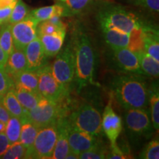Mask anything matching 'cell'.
<instances>
[{"mask_svg": "<svg viewBox=\"0 0 159 159\" xmlns=\"http://www.w3.org/2000/svg\"><path fill=\"white\" fill-rule=\"evenodd\" d=\"M142 30L144 51L157 61H159L158 31L144 24L142 26Z\"/></svg>", "mask_w": 159, "mask_h": 159, "instance_id": "obj_18", "label": "cell"}, {"mask_svg": "<svg viewBox=\"0 0 159 159\" xmlns=\"http://www.w3.org/2000/svg\"><path fill=\"white\" fill-rule=\"evenodd\" d=\"M57 1H58L59 2H65L66 0H57Z\"/></svg>", "mask_w": 159, "mask_h": 159, "instance_id": "obj_47", "label": "cell"}, {"mask_svg": "<svg viewBox=\"0 0 159 159\" xmlns=\"http://www.w3.org/2000/svg\"><path fill=\"white\" fill-rule=\"evenodd\" d=\"M24 52L28 70L36 71L41 67L47 65V57L46 56L39 37L26 46Z\"/></svg>", "mask_w": 159, "mask_h": 159, "instance_id": "obj_14", "label": "cell"}, {"mask_svg": "<svg viewBox=\"0 0 159 159\" xmlns=\"http://www.w3.org/2000/svg\"><path fill=\"white\" fill-rule=\"evenodd\" d=\"M11 145L5 133L0 134V158L2 157Z\"/></svg>", "mask_w": 159, "mask_h": 159, "instance_id": "obj_40", "label": "cell"}, {"mask_svg": "<svg viewBox=\"0 0 159 159\" xmlns=\"http://www.w3.org/2000/svg\"><path fill=\"white\" fill-rule=\"evenodd\" d=\"M15 4L16 3L4 7H0V26L3 24L8 22L9 18L11 16Z\"/></svg>", "mask_w": 159, "mask_h": 159, "instance_id": "obj_39", "label": "cell"}, {"mask_svg": "<svg viewBox=\"0 0 159 159\" xmlns=\"http://www.w3.org/2000/svg\"><path fill=\"white\" fill-rule=\"evenodd\" d=\"M63 30H66V25H57L52 23L49 20H46L39 22L37 27V33L38 35H50Z\"/></svg>", "mask_w": 159, "mask_h": 159, "instance_id": "obj_33", "label": "cell"}, {"mask_svg": "<svg viewBox=\"0 0 159 159\" xmlns=\"http://www.w3.org/2000/svg\"><path fill=\"white\" fill-rule=\"evenodd\" d=\"M7 57H8V56L5 54V52L0 47V67H5Z\"/></svg>", "mask_w": 159, "mask_h": 159, "instance_id": "obj_42", "label": "cell"}, {"mask_svg": "<svg viewBox=\"0 0 159 159\" xmlns=\"http://www.w3.org/2000/svg\"><path fill=\"white\" fill-rule=\"evenodd\" d=\"M52 66V71L56 80L68 88L75 76V57L74 50L67 46L60 52Z\"/></svg>", "mask_w": 159, "mask_h": 159, "instance_id": "obj_7", "label": "cell"}, {"mask_svg": "<svg viewBox=\"0 0 159 159\" xmlns=\"http://www.w3.org/2000/svg\"><path fill=\"white\" fill-rule=\"evenodd\" d=\"M139 158L142 159H158L159 158V142L158 139L151 141L143 149Z\"/></svg>", "mask_w": 159, "mask_h": 159, "instance_id": "obj_34", "label": "cell"}, {"mask_svg": "<svg viewBox=\"0 0 159 159\" xmlns=\"http://www.w3.org/2000/svg\"><path fill=\"white\" fill-rule=\"evenodd\" d=\"M139 59V65L144 75L158 78L159 75V63L145 51L136 53Z\"/></svg>", "mask_w": 159, "mask_h": 159, "instance_id": "obj_25", "label": "cell"}, {"mask_svg": "<svg viewBox=\"0 0 159 159\" xmlns=\"http://www.w3.org/2000/svg\"><path fill=\"white\" fill-rule=\"evenodd\" d=\"M11 116L10 115L9 112L7 111V109L5 108L2 103L0 102V121L7 123Z\"/></svg>", "mask_w": 159, "mask_h": 159, "instance_id": "obj_41", "label": "cell"}, {"mask_svg": "<svg viewBox=\"0 0 159 159\" xmlns=\"http://www.w3.org/2000/svg\"><path fill=\"white\" fill-rule=\"evenodd\" d=\"M106 158L110 159H125L129 158L128 155L124 153V151L121 150L117 144L111 145V150L107 154Z\"/></svg>", "mask_w": 159, "mask_h": 159, "instance_id": "obj_38", "label": "cell"}, {"mask_svg": "<svg viewBox=\"0 0 159 159\" xmlns=\"http://www.w3.org/2000/svg\"><path fill=\"white\" fill-rule=\"evenodd\" d=\"M125 116L127 130L133 138H149L152 135V124L148 109H128Z\"/></svg>", "mask_w": 159, "mask_h": 159, "instance_id": "obj_8", "label": "cell"}, {"mask_svg": "<svg viewBox=\"0 0 159 159\" xmlns=\"http://www.w3.org/2000/svg\"><path fill=\"white\" fill-rule=\"evenodd\" d=\"M57 140L51 158L65 159L70 151L68 139V121L65 116H61L57 119Z\"/></svg>", "mask_w": 159, "mask_h": 159, "instance_id": "obj_15", "label": "cell"}, {"mask_svg": "<svg viewBox=\"0 0 159 159\" xmlns=\"http://www.w3.org/2000/svg\"><path fill=\"white\" fill-rule=\"evenodd\" d=\"M63 112L61 103L42 97L35 108L27 111L25 117L39 129L56 123L60 117L65 116Z\"/></svg>", "mask_w": 159, "mask_h": 159, "instance_id": "obj_5", "label": "cell"}, {"mask_svg": "<svg viewBox=\"0 0 159 159\" xmlns=\"http://www.w3.org/2000/svg\"><path fill=\"white\" fill-rule=\"evenodd\" d=\"M142 26L140 27H136L130 33L129 43L127 48L134 53L144 51V44L142 30Z\"/></svg>", "mask_w": 159, "mask_h": 159, "instance_id": "obj_30", "label": "cell"}, {"mask_svg": "<svg viewBox=\"0 0 159 159\" xmlns=\"http://www.w3.org/2000/svg\"><path fill=\"white\" fill-rule=\"evenodd\" d=\"M5 69L13 80L19 73L27 69V61L24 50L14 49L13 52L7 57Z\"/></svg>", "mask_w": 159, "mask_h": 159, "instance_id": "obj_17", "label": "cell"}, {"mask_svg": "<svg viewBox=\"0 0 159 159\" xmlns=\"http://www.w3.org/2000/svg\"><path fill=\"white\" fill-rule=\"evenodd\" d=\"M29 13L30 10L28 6L26 5L22 0H17L12 11L11 16L9 18L8 23L13 25V24L19 22L25 19Z\"/></svg>", "mask_w": 159, "mask_h": 159, "instance_id": "obj_32", "label": "cell"}, {"mask_svg": "<svg viewBox=\"0 0 159 159\" xmlns=\"http://www.w3.org/2000/svg\"><path fill=\"white\" fill-rule=\"evenodd\" d=\"M5 127H6V123L0 121V134H2V133H5Z\"/></svg>", "mask_w": 159, "mask_h": 159, "instance_id": "obj_45", "label": "cell"}, {"mask_svg": "<svg viewBox=\"0 0 159 159\" xmlns=\"http://www.w3.org/2000/svg\"><path fill=\"white\" fill-rule=\"evenodd\" d=\"M2 103L5 107V108L7 109V111H8L11 116L18 117L19 119H21L24 116H25L27 111H26L23 108L22 105L20 104L19 101L18 100L14 88L10 89L4 95Z\"/></svg>", "mask_w": 159, "mask_h": 159, "instance_id": "obj_23", "label": "cell"}, {"mask_svg": "<svg viewBox=\"0 0 159 159\" xmlns=\"http://www.w3.org/2000/svg\"><path fill=\"white\" fill-rule=\"evenodd\" d=\"M16 2H12L11 0H0V7H4L6 6L13 5Z\"/></svg>", "mask_w": 159, "mask_h": 159, "instance_id": "obj_43", "label": "cell"}, {"mask_svg": "<svg viewBox=\"0 0 159 159\" xmlns=\"http://www.w3.org/2000/svg\"><path fill=\"white\" fill-rule=\"evenodd\" d=\"M102 129L108 139L111 145L116 144L117 139L122 129V122L121 117L113 109L111 99L109 100L103 111Z\"/></svg>", "mask_w": 159, "mask_h": 159, "instance_id": "obj_11", "label": "cell"}, {"mask_svg": "<svg viewBox=\"0 0 159 159\" xmlns=\"http://www.w3.org/2000/svg\"><path fill=\"white\" fill-rule=\"evenodd\" d=\"M1 158L4 159H20L28 158L27 149L19 141L13 143L7 148L5 153Z\"/></svg>", "mask_w": 159, "mask_h": 159, "instance_id": "obj_31", "label": "cell"}, {"mask_svg": "<svg viewBox=\"0 0 159 159\" xmlns=\"http://www.w3.org/2000/svg\"><path fill=\"white\" fill-rule=\"evenodd\" d=\"M15 93L20 104L26 111H30L36 107L42 98L39 92L27 90L23 88H14Z\"/></svg>", "mask_w": 159, "mask_h": 159, "instance_id": "obj_24", "label": "cell"}, {"mask_svg": "<svg viewBox=\"0 0 159 159\" xmlns=\"http://www.w3.org/2000/svg\"><path fill=\"white\" fill-rule=\"evenodd\" d=\"M66 159H79L78 155L72 151H69V152L66 156Z\"/></svg>", "mask_w": 159, "mask_h": 159, "instance_id": "obj_44", "label": "cell"}, {"mask_svg": "<svg viewBox=\"0 0 159 159\" xmlns=\"http://www.w3.org/2000/svg\"><path fill=\"white\" fill-rule=\"evenodd\" d=\"M13 82L14 88H23L39 92V77L36 71L26 69L13 79Z\"/></svg>", "mask_w": 159, "mask_h": 159, "instance_id": "obj_21", "label": "cell"}, {"mask_svg": "<svg viewBox=\"0 0 159 159\" xmlns=\"http://www.w3.org/2000/svg\"><path fill=\"white\" fill-rule=\"evenodd\" d=\"M152 127L156 130L159 128V92L158 83H153L149 89V101Z\"/></svg>", "mask_w": 159, "mask_h": 159, "instance_id": "obj_26", "label": "cell"}, {"mask_svg": "<svg viewBox=\"0 0 159 159\" xmlns=\"http://www.w3.org/2000/svg\"><path fill=\"white\" fill-rule=\"evenodd\" d=\"M66 30H63L50 35H38L42 44L46 56L53 57L57 55L62 49Z\"/></svg>", "mask_w": 159, "mask_h": 159, "instance_id": "obj_16", "label": "cell"}, {"mask_svg": "<svg viewBox=\"0 0 159 159\" xmlns=\"http://www.w3.org/2000/svg\"><path fill=\"white\" fill-rule=\"evenodd\" d=\"M69 144L70 151L79 155L98 145L97 136L72 128L68 123Z\"/></svg>", "mask_w": 159, "mask_h": 159, "instance_id": "obj_13", "label": "cell"}, {"mask_svg": "<svg viewBox=\"0 0 159 159\" xmlns=\"http://www.w3.org/2000/svg\"><path fill=\"white\" fill-rule=\"evenodd\" d=\"M29 15L36 19L39 22L48 20L55 16H64V7L62 2L55 4L54 5L45 6L30 11Z\"/></svg>", "mask_w": 159, "mask_h": 159, "instance_id": "obj_22", "label": "cell"}, {"mask_svg": "<svg viewBox=\"0 0 159 159\" xmlns=\"http://www.w3.org/2000/svg\"><path fill=\"white\" fill-rule=\"evenodd\" d=\"M2 98H3V96L0 95V102H2Z\"/></svg>", "mask_w": 159, "mask_h": 159, "instance_id": "obj_46", "label": "cell"}, {"mask_svg": "<svg viewBox=\"0 0 159 159\" xmlns=\"http://www.w3.org/2000/svg\"><path fill=\"white\" fill-rule=\"evenodd\" d=\"M113 59L119 70L126 74L143 75L136 53L126 48L113 49Z\"/></svg>", "mask_w": 159, "mask_h": 159, "instance_id": "obj_12", "label": "cell"}, {"mask_svg": "<svg viewBox=\"0 0 159 159\" xmlns=\"http://www.w3.org/2000/svg\"><path fill=\"white\" fill-rule=\"evenodd\" d=\"M105 41L112 49L126 48L129 43L130 34L114 28H102Z\"/></svg>", "mask_w": 159, "mask_h": 159, "instance_id": "obj_19", "label": "cell"}, {"mask_svg": "<svg viewBox=\"0 0 159 159\" xmlns=\"http://www.w3.org/2000/svg\"><path fill=\"white\" fill-rule=\"evenodd\" d=\"M93 0H66L62 2L64 7V16L80 14L89 7Z\"/></svg>", "mask_w": 159, "mask_h": 159, "instance_id": "obj_28", "label": "cell"}, {"mask_svg": "<svg viewBox=\"0 0 159 159\" xmlns=\"http://www.w3.org/2000/svg\"><path fill=\"white\" fill-rule=\"evenodd\" d=\"M75 77L80 91L89 84L94 83L95 53L89 38L84 33L77 35L75 41Z\"/></svg>", "mask_w": 159, "mask_h": 159, "instance_id": "obj_2", "label": "cell"}, {"mask_svg": "<svg viewBox=\"0 0 159 159\" xmlns=\"http://www.w3.org/2000/svg\"><path fill=\"white\" fill-rule=\"evenodd\" d=\"M21 122V134H20L19 142L22 144L28 151V158H30V152L33 148L34 141L36 136L39 128L33 123L24 116L20 119Z\"/></svg>", "mask_w": 159, "mask_h": 159, "instance_id": "obj_20", "label": "cell"}, {"mask_svg": "<svg viewBox=\"0 0 159 159\" xmlns=\"http://www.w3.org/2000/svg\"><path fill=\"white\" fill-rule=\"evenodd\" d=\"M0 47L7 56L15 49L11 33V25L8 22L0 26Z\"/></svg>", "mask_w": 159, "mask_h": 159, "instance_id": "obj_27", "label": "cell"}, {"mask_svg": "<svg viewBox=\"0 0 159 159\" xmlns=\"http://www.w3.org/2000/svg\"><path fill=\"white\" fill-rule=\"evenodd\" d=\"M101 28H114L128 33L136 27L144 25L134 13L120 6L109 5L99 11L97 16Z\"/></svg>", "mask_w": 159, "mask_h": 159, "instance_id": "obj_3", "label": "cell"}, {"mask_svg": "<svg viewBox=\"0 0 159 159\" xmlns=\"http://www.w3.org/2000/svg\"><path fill=\"white\" fill-rule=\"evenodd\" d=\"M130 1L135 5L158 13L159 0H130Z\"/></svg>", "mask_w": 159, "mask_h": 159, "instance_id": "obj_37", "label": "cell"}, {"mask_svg": "<svg viewBox=\"0 0 159 159\" xmlns=\"http://www.w3.org/2000/svg\"><path fill=\"white\" fill-rule=\"evenodd\" d=\"M108 152V150L98 144L91 150L80 153L78 158L80 159H103L106 158Z\"/></svg>", "mask_w": 159, "mask_h": 159, "instance_id": "obj_35", "label": "cell"}, {"mask_svg": "<svg viewBox=\"0 0 159 159\" xmlns=\"http://www.w3.org/2000/svg\"><path fill=\"white\" fill-rule=\"evenodd\" d=\"M69 125L77 130L99 136L102 134V117L93 105L85 103L73 111L66 118Z\"/></svg>", "mask_w": 159, "mask_h": 159, "instance_id": "obj_4", "label": "cell"}, {"mask_svg": "<svg viewBox=\"0 0 159 159\" xmlns=\"http://www.w3.org/2000/svg\"><path fill=\"white\" fill-rule=\"evenodd\" d=\"M39 22L30 15L13 25H11V33L15 49L24 50L30 42L38 37L37 27Z\"/></svg>", "mask_w": 159, "mask_h": 159, "instance_id": "obj_10", "label": "cell"}, {"mask_svg": "<svg viewBox=\"0 0 159 159\" xmlns=\"http://www.w3.org/2000/svg\"><path fill=\"white\" fill-rule=\"evenodd\" d=\"M21 128V119L16 116H11L10 117L8 121L6 123L5 134L11 144L19 141Z\"/></svg>", "mask_w": 159, "mask_h": 159, "instance_id": "obj_29", "label": "cell"}, {"mask_svg": "<svg viewBox=\"0 0 159 159\" xmlns=\"http://www.w3.org/2000/svg\"><path fill=\"white\" fill-rule=\"evenodd\" d=\"M39 77V92L43 98L61 102L68 94V88L59 83L53 76L52 67L45 65L36 71Z\"/></svg>", "mask_w": 159, "mask_h": 159, "instance_id": "obj_6", "label": "cell"}, {"mask_svg": "<svg viewBox=\"0 0 159 159\" xmlns=\"http://www.w3.org/2000/svg\"><path fill=\"white\" fill-rule=\"evenodd\" d=\"M57 136V122L39 128L32 148L30 158H51Z\"/></svg>", "mask_w": 159, "mask_h": 159, "instance_id": "obj_9", "label": "cell"}, {"mask_svg": "<svg viewBox=\"0 0 159 159\" xmlns=\"http://www.w3.org/2000/svg\"><path fill=\"white\" fill-rule=\"evenodd\" d=\"M13 88H14L13 79L6 72L5 67H0V95L4 96Z\"/></svg>", "mask_w": 159, "mask_h": 159, "instance_id": "obj_36", "label": "cell"}, {"mask_svg": "<svg viewBox=\"0 0 159 159\" xmlns=\"http://www.w3.org/2000/svg\"><path fill=\"white\" fill-rule=\"evenodd\" d=\"M111 87L115 98L125 109L148 107L149 88L142 75H119L113 79Z\"/></svg>", "mask_w": 159, "mask_h": 159, "instance_id": "obj_1", "label": "cell"}, {"mask_svg": "<svg viewBox=\"0 0 159 159\" xmlns=\"http://www.w3.org/2000/svg\"><path fill=\"white\" fill-rule=\"evenodd\" d=\"M11 1H12V2H16L17 0H11Z\"/></svg>", "mask_w": 159, "mask_h": 159, "instance_id": "obj_48", "label": "cell"}]
</instances>
